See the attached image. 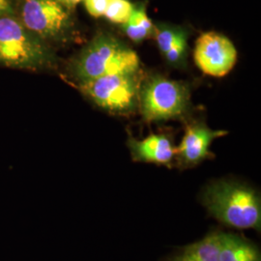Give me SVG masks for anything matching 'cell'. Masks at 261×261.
I'll list each match as a JSON object with an SVG mask.
<instances>
[{
    "label": "cell",
    "mask_w": 261,
    "mask_h": 261,
    "mask_svg": "<svg viewBox=\"0 0 261 261\" xmlns=\"http://www.w3.org/2000/svg\"><path fill=\"white\" fill-rule=\"evenodd\" d=\"M59 1L62 5H65L68 7H72V6H75V4H77L79 2L83 1V0H57Z\"/></svg>",
    "instance_id": "cell-18"
},
{
    "label": "cell",
    "mask_w": 261,
    "mask_h": 261,
    "mask_svg": "<svg viewBox=\"0 0 261 261\" xmlns=\"http://www.w3.org/2000/svg\"><path fill=\"white\" fill-rule=\"evenodd\" d=\"M194 59L204 74L221 77L232 70L237 60V50L233 43L223 34L206 32L196 40Z\"/></svg>",
    "instance_id": "cell-7"
},
{
    "label": "cell",
    "mask_w": 261,
    "mask_h": 261,
    "mask_svg": "<svg viewBox=\"0 0 261 261\" xmlns=\"http://www.w3.org/2000/svg\"><path fill=\"white\" fill-rule=\"evenodd\" d=\"M168 261H220L218 231L187 246Z\"/></svg>",
    "instance_id": "cell-11"
},
{
    "label": "cell",
    "mask_w": 261,
    "mask_h": 261,
    "mask_svg": "<svg viewBox=\"0 0 261 261\" xmlns=\"http://www.w3.org/2000/svg\"><path fill=\"white\" fill-rule=\"evenodd\" d=\"M110 0H84L88 13L95 18L102 17L107 10Z\"/></svg>",
    "instance_id": "cell-16"
},
{
    "label": "cell",
    "mask_w": 261,
    "mask_h": 261,
    "mask_svg": "<svg viewBox=\"0 0 261 261\" xmlns=\"http://www.w3.org/2000/svg\"><path fill=\"white\" fill-rule=\"evenodd\" d=\"M55 56L42 39L21 21L6 14L0 16V63L7 67L41 70L55 65Z\"/></svg>",
    "instance_id": "cell-3"
},
{
    "label": "cell",
    "mask_w": 261,
    "mask_h": 261,
    "mask_svg": "<svg viewBox=\"0 0 261 261\" xmlns=\"http://www.w3.org/2000/svg\"><path fill=\"white\" fill-rule=\"evenodd\" d=\"M134 6L128 0H110L103 16L114 23H125L130 19Z\"/></svg>",
    "instance_id": "cell-14"
},
{
    "label": "cell",
    "mask_w": 261,
    "mask_h": 261,
    "mask_svg": "<svg viewBox=\"0 0 261 261\" xmlns=\"http://www.w3.org/2000/svg\"><path fill=\"white\" fill-rule=\"evenodd\" d=\"M140 71L138 55L116 38L100 34L84 47L74 64L80 83L105 75Z\"/></svg>",
    "instance_id": "cell-2"
},
{
    "label": "cell",
    "mask_w": 261,
    "mask_h": 261,
    "mask_svg": "<svg viewBox=\"0 0 261 261\" xmlns=\"http://www.w3.org/2000/svg\"><path fill=\"white\" fill-rule=\"evenodd\" d=\"M8 0H0V16L4 15L8 9Z\"/></svg>",
    "instance_id": "cell-17"
},
{
    "label": "cell",
    "mask_w": 261,
    "mask_h": 261,
    "mask_svg": "<svg viewBox=\"0 0 261 261\" xmlns=\"http://www.w3.org/2000/svg\"><path fill=\"white\" fill-rule=\"evenodd\" d=\"M142 73L105 75L80 83V88L98 107L107 112L126 114L139 107Z\"/></svg>",
    "instance_id": "cell-5"
},
{
    "label": "cell",
    "mask_w": 261,
    "mask_h": 261,
    "mask_svg": "<svg viewBox=\"0 0 261 261\" xmlns=\"http://www.w3.org/2000/svg\"><path fill=\"white\" fill-rule=\"evenodd\" d=\"M185 32L184 29L175 27H168L166 24L154 27V33L159 49L163 56H165L172 47L180 37Z\"/></svg>",
    "instance_id": "cell-13"
},
{
    "label": "cell",
    "mask_w": 261,
    "mask_h": 261,
    "mask_svg": "<svg viewBox=\"0 0 261 261\" xmlns=\"http://www.w3.org/2000/svg\"><path fill=\"white\" fill-rule=\"evenodd\" d=\"M125 34L136 43H140L151 37L154 33V25L146 15L144 6L133 10L130 19L122 24Z\"/></svg>",
    "instance_id": "cell-12"
},
{
    "label": "cell",
    "mask_w": 261,
    "mask_h": 261,
    "mask_svg": "<svg viewBox=\"0 0 261 261\" xmlns=\"http://www.w3.org/2000/svg\"><path fill=\"white\" fill-rule=\"evenodd\" d=\"M201 201L211 217L228 227L260 230V196L248 185L216 181L204 189Z\"/></svg>",
    "instance_id": "cell-1"
},
{
    "label": "cell",
    "mask_w": 261,
    "mask_h": 261,
    "mask_svg": "<svg viewBox=\"0 0 261 261\" xmlns=\"http://www.w3.org/2000/svg\"><path fill=\"white\" fill-rule=\"evenodd\" d=\"M139 107L145 121L179 118L190 107V91L186 84L162 75H151L142 81Z\"/></svg>",
    "instance_id": "cell-4"
},
{
    "label": "cell",
    "mask_w": 261,
    "mask_h": 261,
    "mask_svg": "<svg viewBox=\"0 0 261 261\" xmlns=\"http://www.w3.org/2000/svg\"><path fill=\"white\" fill-rule=\"evenodd\" d=\"M187 37L188 35L185 31L180 37L178 38L177 41L175 42V44L172 46V47L164 56L165 59L170 65L181 67L185 64L187 47H188Z\"/></svg>",
    "instance_id": "cell-15"
},
{
    "label": "cell",
    "mask_w": 261,
    "mask_h": 261,
    "mask_svg": "<svg viewBox=\"0 0 261 261\" xmlns=\"http://www.w3.org/2000/svg\"><path fill=\"white\" fill-rule=\"evenodd\" d=\"M220 261H261L258 247L238 234L218 231Z\"/></svg>",
    "instance_id": "cell-10"
},
{
    "label": "cell",
    "mask_w": 261,
    "mask_h": 261,
    "mask_svg": "<svg viewBox=\"0 0 261 261\" xmlns=\"http://www.w3.org/2000/svg\"><path fill=\"white\" fill-rule=\"evenodd\" d=\"M21 23L37 37H62L69 28V15L57 0H23L20 10Z\"/></svg>",
    "instance_id": "cell-6"
},
{
    "label": "cell",
    "mask_w": 261,
    "mask_h": 261,
    "mask_svg": "<svg viewBox=\"0 0 261 261\" xmlns=\"http://www.w3.org/2000/svg\"><path fill=\"white\" fill-rule=\"evenodd\" d=\"M127 146L134 162L170 168L176 155L173 140L166 134H152L141 140L130 137L127 141Z\"/></svg>",
    "instance_id": "cell-9"
},
{
    "label": "cell",
    "mask_w": 261,
    "mask_h": 261,
    "mask_svg": "<svg viewBox=\"0 0 261 261\" xmlns=\"http://www.w3.org/2000/svg\"><path fill=\"white\" fill-rule=\"evenodd\" d=\"M226 135V130H212L201 122L187 125L183 139L176 147L175 159L178 167L194 168L207 159L213 158L214 155L210 151L212 142Z\"/></svg>",
    "instance_id": "cell-8"
}]
</instances>
